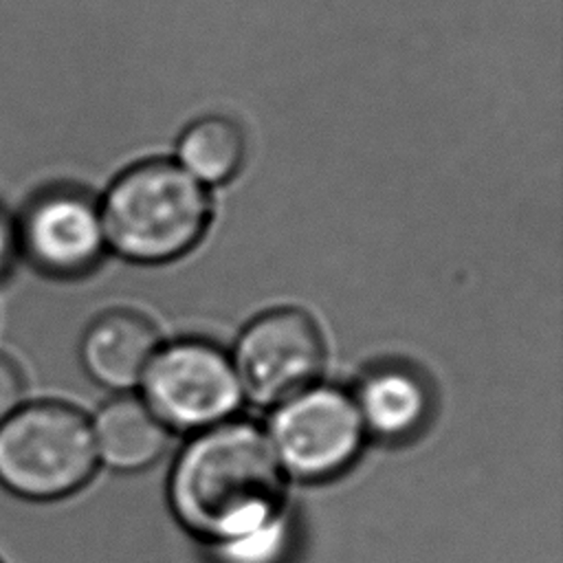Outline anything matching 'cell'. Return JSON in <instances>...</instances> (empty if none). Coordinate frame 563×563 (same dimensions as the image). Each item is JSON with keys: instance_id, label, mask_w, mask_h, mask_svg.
Wrapping results in <instances>:
<instances>
[{"instance_id": "obj_2", "label": "cell", "mask_w": 563, "mask_h": 563, "mask_svg": "<svg viewBox=\"0 0 563 563\" xmlns=\"http://www.w3.org/2000/svg\"><path fill=\"white\" fill-rule=\"evenodd\" d=\"M97 205L106 249L141 264L185 255L200 242L211 220L207 187L176 161L130 167Z\"/></svg>"}, {"instance_id": "obj_3", "label": "cell", "mask_w": 563, "mask_h": 563, "mask_svg": "<svg viewBox=\"0 0 563 563\" xmlns=\"http://www.w3.org/2000/svg\"><path fill=\"white\" fill-rule=\"evenodd\" d=\"M90 418L77 407L40 398L0 424V488L22 501H57L81 490L97 471Z\"/></svg>"}, {"instance_id": "obj_4", "label": "cell", "mask_w": 563, "mask_h": 563, "mask_svg": "<svg viewBox=\"0 0 563 563\" xmlns=\"http://www.w3.org/2000/svg\"><path fill=\"white\" fill-rule=\"evenodd\" d=\"M139 385L154 416L178 431L229 422L244 398L231 356L194 339L161 345Z\"/></svg>"}, {"instance_id": "obj_10", "label": "cell", "mask_w": 563, "mask_h": 563, "mask_svg": "<svg viewBox=\"0 0 563 563\" xmlns=\"http://www.w3.org/2000/svg\"><path fill=\"white\" fill-rule=\"evenodd\" d=\"M365 433L402 440L416 433L429 416L431 396L422 378L400 365L372 369L352 396Z\"/></svg>"}, {"instance_id": "obj_5", "label": "cell", "mask_w": 563, "mask_h": 563, "mask_svg": "<svg viewBox=\"0 0 563 563\" xmlns=\"http://www.w3.org/2000/svg\"><path fill=\"white\" fill-rule=\"evenodd\" d=\"M266 435L284 473L321 482L356 460L367 433L347 391L314 383L275 405Z\"/></svg>"}, {"instance_id": "obj_6", "label": "cell", "mask_w": 563, "mask_h": 563, "mask_svg": "<svg viewBox=\"0 0 563 563\" xmlns=\"http://www.w3.org/2000/svg\"><path fill=\"white\" fill-rule=\"evenodd\" d=\"M325 345L314 319L299 308H275L240 334L231 363L242 396L271 407L317 383Z\"/></svg>"}, {"instance_id": "obj_7", "label": "cell", "mask_w": 563, "mask_h": 563, "mask_svg": "<svg viewBox=\"0 0 563 563\" xmlns=\"http://www.w3.org/2000/svg\"><path fill=\"white\" fill-rule=\"evenodd\" d=\"M18 253L37 273L68 279L95 268L106 251L99 205L75 189H53L15 218Z\"/></svg>"}, {"instance_id": "obj_8", "label": "cell", "mask_w": 563, "mask_h": 563, "mask_svg": "<svg viewBox=\"0 0 563 563\" xmlns=\"http://www.w3.org/2000/svg\"><path fill=\"white\" fill-rule=\"evenodd\" d=\"M161 347L154 323L134 310L99 314L81 334L79 361L101 387L128 391L136 387Z\"/></svg>"}, {"instance_id": "obj_9", "label": "cell", "mask_w": 563, "mask_h": 563, "mask_svg": "<svg viewBox=\"0 0 563 563\" xmlns=\"http://www.w3.org/2000/svg\"><path fill=\"white\" fill-rule=\"evenodd\" d=\"M97 460L114 471L150 466L167 446L169 429L143 398L121 394L90 418Z\"/></svg>"}, {"instance_id": "obj_15", "label": "cell", "mask_w": 563, "mask_h": 563, "mask_svg": "<svg viewBox=\"0 0 563 563\" xmlns=\"http://www.w3.org/2000/svg\"><path fill=\"white\" fill-rule=\"evenodd\" d=\"M0 563H2V561H0Z\"/></svg>"}, {"instance_id": "obj_14", "label": "cell", "mask_w": 563, "mask_h": 563, "mask_svg": "<svg viewBox=\"0 0 563 563\" xmlns=\"http://www.w3.org/2000/svg\"><path fill=\"white\" fill-rule=\"evenodd\" d=\"M20 253H18L15 218H11L4 209H0V282L9 275Z\"/></svg>"}, {"instance_id": "obj_12", "label": "cell", "mask_w": 563, "mask_h": 563, "mask_svg": "<svg viewBox=\"0 0 563 563\" xmlns=\"http://www.w3.org/2000/svg\"><path fill=\"white\" fill-rule=\"evenodd\" d=\"M288 545L286 517H279L271 526L216 548L224 563H277Z\"/></svg>"}, {"instance_id": "obj_1", "label": "cell", "mask_w": 563, "mask_h": 563, "mask_svg": "<svg viewBox=\"0 0 563 563\" xmlns=\"http://www.w3.org/2000/svg\"><path fill=\"white\" fill-rule=\"evenodd\" d=\"M284 468L268 435L249 422L198 431L169 475L174 517L213 548L284 517Z\"/></svg>"}, {"instance_id": "obj_13", "label": "cell", "mask_w": 563, "mask_h": 563, "mask_svg": "<svg viewBox=\"0 0 563 563\" xmlns=\"http://www.w3.org/2000/svg\"><path fill=\"white\" fill-rule=\"evenodd\" d=\"M26 400V380L22 367L15 358L0 352V424Z\"/></svg>"}, {"instance_id": "obj_11", "label": "cell", "mask_w": 563, "mask_h": 563, "mask_svg": "<svg viewBox=\"0 0 563 563\" xmlns=\"http://www.w3.org/2000/svg\"><path fill=\"white\" fill-rule=\"evenodd\" d=\"M244 134L233 121L205 117L180 134L176 163L207 187L233 178L244 163Z\"/></svg>"}]
</instances>
